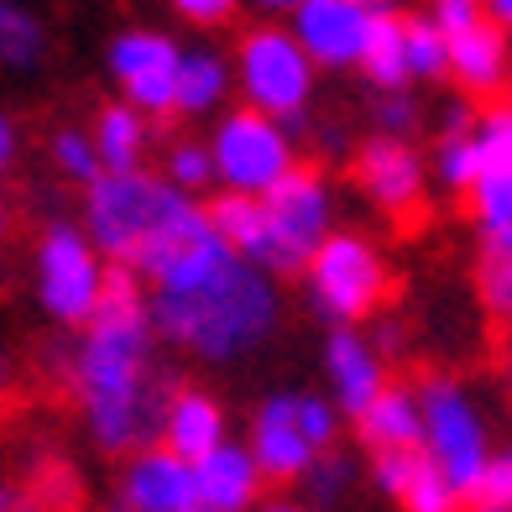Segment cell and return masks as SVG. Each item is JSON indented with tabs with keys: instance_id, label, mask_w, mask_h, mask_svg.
I'll return each instance as SVG.
<instances>
[{
	"instance_id": "obj_27",
	"label": "cell",
	"mask_w": 512,
	"mask_h": 512,
	"mask_svg": "<svg viewBox=\"0 0 512 512\" xmlns=\"http://www.w3.org/2000/svg\"><path fill=\"white\" fill-rule=\"evenodd\" d=\"M398 502H403V512H460V507H465V497L434 471L429 455L413 460V471H408V481H403Z\"/></svg>"
},
{
	"instance_id": "obj_26",
	"label": "cell",
	"mask_w": 512,
	"mask_h": 512,
	"mask_svg": "<svg viewBox=\"0 0 512 512\" xmlns=\"http://www.w3.org/2000/svg\"><path fill=\"white\" fill-rule=\"evenodd\" d=\"M403 53L408 79H445V32L429 21V11L403 16Z\"/></svg>"
},
{
	"instance_id": "obj_15",
	"label": "cell",
	"mask_w": 512,
	"mask_h": 512,
	"mask_svg": "<svg viewBox=\"0 0 512 512\" xmlns=\"http://www.w3.org/2000/svg\"><path fill=\"white\" fill-rule=\"evenodd\" d=\"M324 371H330V387H335V413H366L377 403V392H387V366L382 356L371 351V340L356 330H335L330 345H324Z\"/></svg>"
},
{
	"instance_id": "obj_16",
	"label": "cell",
	"mask_w": 512,
	"mask_h": 512,
	"mask_svg": "<svg viewBox=\"0 0 512 512\" xmlns=\"http://www.w3.org/2000/svg\"><path fill=\"white\" fill-rule=\"evenodd\" d=\"M225 445V408L199 387H183L162 408V450L178 455L183 465H199Z\"/></svg>"
},
{
	"instance_id": "obj_37",
	"label": "cell",
	"mask_w": 512,
	"mask_h": 512,
	"mask_svg": "<svg viewBox=\"0 0 512 512\" xmlns=\"http://www.w3.org/2000/svg\"><path fill=\"white\" fill-rule=\"evenodd\" d=\"M481 16H486V11L471 6V0H439V6L429 11V21H434V27L445 32V37H455V32H465V27H476Z\"/></svg>"
},
{
	"instance_id": "obj_17",
	"label": "cell",
	"mask_w": 512,
	"mask_h": 512,
	"mask_svg": "<svg viewBox=\"0 0 512 512\" xmlns=\"http://www.w3.org/2000/svg\"><path fill=\"white\" fill-rule=\"evenodd\" d=\"M445 74L465 89V95H502L507 84V37L492 21H476L455 37H445Z\"/></svg>"
},
{
	"instance_id": "obj_8",
	"label": "cell",
	"mask_w": 512,
	"mask_h": 512,
	"mask_svg": "<svg viewBox=\"0 0 512 512\" xmlns=\"http://www.w3.org/2000/svg\"><path fill=\"white\" fill-rule=\"evenodd\" d=\"M100 293H105L100 251L84 241L79 225L53 220L37 236V304H42V314L84 330L95 304H100Z\"/></svg>"
},
{
	"instance_id": "obj_38",
	"label": "cell",
	"mask_w": 512,
	"mask_h": 512,
	"mask_svg": "<svg viewBox=\"0 0 512 512\" xmlns=\"http://www.w3.org/2000/svg\"><path fill=\"white\" fill-rule=\"evenodd\" d=\"M418 455H424V450H413V455H377V460H371V476H377V486H382L387 497L403 492V481H408V471H413Z\"/></svg>"
},
{
	"instance_id": "obj_33",
	"label": "cell",
	"mask_w": 512,
	"mask_h": 512,
	"mask_svg": "<svg viewBox=\"0 0 512 512\" xmlns=\"http://www.w3.org/2000/svg\"><path fill=\"white\" fill-rule=\"evenodd\" d=\"M42 512L53 507H74L79 502V481H74V465L68 460H42L37 476H32V492H27Z\"/></svg>"
},
{
	"instance_id": "obj_50",
	"label": "cell",
	"mask_w": 512,
	"mask_h": 512,
	"mask_svg": "<svg viewBox=\"0 0 512 512\" xmlns=\"http://www.w3.org/2000/svg\"><path fill=\"white\" fill-rule=\"evenodd\" d=\"M115 512H126V507H115Z\"/></svg>"
},
{
	"instance_id": "obj_29",
	"label": "cell",
	"mask_w": 512,
	"mask_h": 512,
	"mask_svg": "<svg viewBox=\"0 0 512 512\" xmlns=\"http://www.w3.org/2000/svg\"><path fill=\"white\" fill-rule=\"evenodd\" d=\"M293 418H298V434L309 439L314 455H330L335 450V434H340V413L330 398H314V392H293Z\"/></svg>"
},
{
	"instance_id": "obj_51",
	"label": "cell",
	"mask_w": 512,
	"mask_h": 512,
	"mask_svg": "<svg viewBox=\"0 0 512 512\" xmlns=\"http://www.w3.org/2000/svg\"><path fill=\"white\" fill-rule=\"evenodd\" d=\"M194 512H204V507H194Z\"/></svg>"
},
{
	"instance_id": "obj_1",
	"label": "cell",
	"mask_w": 512,
	"mask_h": 512,
	"mask_svg": "<svg viewBox=\"0 0 512 512\" xmlns=\"http://www.w3.org/2000/svg\"><path fill=\"white\" fill-rule=\"evenodd\" d=\"M152 314L142 283L126 267H105V293L84 324V340L68 361V387L84 408V424L105 455L152 450L162 434V371L152 361Z\"/></svg>"
},
{
	"instance_id": "obj_35",
	"label": "cell",
	"mask_w": 512,
	"mask_h": 512,
	"mask_svg": "<svg viewBox=\"0 0 512 512\" xmlns=\"http://www.w3.org/2000/svg\"><path fill=\"white\" fill-rule=\"evenodd\" d=\"M476 507H502V512H512V450H502V455L486 460V471H481V481H476Z\"/></svg>"
},
{
	"instance_id": "obj_2",
	"label": "cell",
	"mask_w": 512,
	"mask_h": 512,
	"mask_svg": "<svg viewBox=\"0 0 512 512\" xmlns=\"http://www.w3.org/2000/svg\"><path fill=\"white\" fill-rule=\"evenodd\" d=\"M277 283L251 262H225L183 293H152V330L199 361H241L277 330Z\"/></svg>"
},
{
	"instance_id": "obj_42",
	"label": "cell",
	"mask_w": 512,
	"mask_h": 512,
	"mask_svg": "<svg viewBox=\"0 0 512 512\" xmlns=\"http://www.w3.org/2000/svg\"><path fill=\"white\" fill-rule=\"evenodd\" d=\"M486 21H492V27L507 37V32H512V0H497V6H492V16H486Z\"/></svg>"
},
{
	"instance_id": "obj_43",
	"label": "cell",
	"mask_w": 512,
	"mask_h": 512,
	"mask_svg": "<svg viewBox=\"0 0 512 512\" xmlns=\"http://www.w3.org/2000/svg\"><path fill=\"white\" fill-rule=\"evenodd\" d=\"M6 392H11V356H6V345H0V403H6Z\"/></svg>"
},
{
	"instance_id": "obj_44",
	"label": "cell",
	"mask_w": 512,
	"mask_h": 512,
	"mask_svg": "<svg viewBox=\"0 0 512 512\" xmlns=\"http://www.w3.org/2000/svg\"><path fill=\"white\" fill-rule=\"evenodd\" d=\"M251 512H309L304 502H262V507H251Z\"/></svg>"
},
{
	"instance_id": "obj_31",
	"label": "cell",
	"mask_w": 512,
	"mask_h": 512,
	"mask_svg": "<svg viewBox=\"0 0 512 512\" xmlns=\"http://www.w3.org/2000/svg\"><path fill=\"white\" fill-rule=\"evenodd\" d=\"M53 162H58V173H68L74 183H84V189L100 178V162H95V147H89V131H79V126H63L53 136Z\"/></svg>"
},
{
	"instance_id": "obj_21",
	"label": "cell",
	"mask_w": 512,
	"mask_h": 512,
	"mask_svg": "<svg viewBox=\"0 0 512 512\" xmlns=\"http://www.w3.org/2000/svg\"><path fill=\"white\" fill-rule=\"evenodd\" d=\"M361 74L382 89V95H403L408 84V53H403V11L377 6L366 27V48H361Z\"/></svg>"
},
{
	"instance_id": "obj_9",
	"label": "cell",
	"mask_w": 512,
	"mask_h": 512,
	"mask_svg": "<svg viewBox=\"0 0 512 512\" xmlns=\"http://www.w3.org/2000/svg\"><path fill=\"white\" fill-rule=\"evenodd\" d=\"M209 162H215V178L225 183V194H251V199H262L277 178L298 168L288 126H277L256 110L225 115L220 131L209 136Z\"/></svg>"
},
{
	"instance_id": "obj_5",
	"label": "cell",
	"mask_w": 512,
	"mask_h": 512,
	"mask_svg": "<svg viewBox=\"0 0 512 512\" xmlns=\"http://www.w3.org/2000/svg\"><path fill=\"white\" fill-rule=\"evenodd\" d=\"M413 403H418V424H424L429 465L471 502L486 460H492V450H486V424H481V413L471 403V392H465L455 377H424L418 392H413Z\"/></svg>"
},
{
	"instance_id": "obj_39",
	"label": "cell",
	"mask_w": 512,
	"mask_h": 512,
	"mask_svg": "<svg viewBox=\"0 0 512 512\" xmlns=\"http://www.w3.org/2000/svg\"><path fill=\"white\" fill-rule=\"evenodd\" d=\"M178 16L199 21V27H225V21L236 16V6H230V0H178Z\"/></svg>"
},
{
	"instance_id": "obj_6",
	"label": "cell",
	"mask_w": 512,
	"mask_h": 512,
	"mask_svg": "<svg viewBox=\"0 0 512 512\" xmlns=\"http://www.w3.org/2000/svg\"><path fill=\"white\" fill-rule=\"evenodd\" d=\"M304 272H309V304L324 319H335L340 330L371 319L382 309L387 288H392L382 251L366 236H356V230H330V236L319 241V251L309 256Z\"/></svg>"
},
{
	"instance_id": "obj_18",
	"label": "cell",
	"mask_w": 512,
	"mask_h": 512,
	"mask_svg": "<svg viewBox=\"0 0 512 512\" xmlns=\"http://www.w3.org/2000/svg\"><path fill=\"white\" fill-rule=\"evenodd\" d=\"M262 492V471L246 455V445H225L194 465V497L204 512H251Z\"/></svg>"
},
{
	"instance_id": "obj_46",
	"label": "cell",
	"mask_w": 512,
	"mask_h": 512,
	"mask_svg": "<svg viewBox=\"0 0 512 512\" xmlns=\"http://www.w3.org/2000/svg\"><path fill=\"white\" fill-rule=\"evenodd\" d=\"M0 236H6V204H0Z\"/></svg>"
},
{
	"instance_id": "obj_11",
	"label": "cell",
	"mask_w": 512,
	"mask_h": 512,
	"mask_svg": "<svg viewBox=\"0 0 512 512\" xmlns=\"http://www.w3.org/2000/svg\"><path fill=\"white\" fill-rule=\"evenodd\" d=\"M371 11L377 6H366V0H298L288 32L314 68H356Z\"/></svg>"
},
{
	"instance_id": "obj_49",
	"label": "cell",
	"mask_w": 512,
	"mask_h": 512,
	"mask_svg": "<svg viewBox=\"0 0 512 512\" xmlns=\"http://www.w3.org/2000/svg\"><path fill=\"white\" fill-rule=\"evenodd\" d=\"M0 492H6V481H0Z\"/></svg>"
},
{
	"instance_id": "obj_7",
	"label": "cell",
	"mask_w": 512,
	"mask_h": 512,
	"mask_svg": "<svg viewBox=\"0 0 512 512\" xmlns=\"http://www.w3.org/2000/svg\"><path fill=\"white\" fill-rule=\"evenodd\" d=\"M236 79L246 110L267 115V121H304V110L314 100V63L304 58V48L293 42L288 27H251L236 48Z\"/></svg>"
},
{
	"instance_id": "obj_36",
	"label": "cell",
	"mask_w": 512,
	"mask_h": 512,
	"mask_svg": "<svg viewBox=\"0 0 512 512\" xmlns=\"http://www.w3.org/2000/svg\"><path fill=\"white\" fill-rule=\"evenodd\" d=\"M377 121H382V131H377V136H392V142H408V131L418 126V105H413L408 95H382V105H377Z\"/></svg>"
},
{
	"instance_id": "obj_14",
	"label": "cell",
	"mask_w": 512,
	"mask_h": 512,
	"mask_svg": "<svg viewBox=\"0 0 512 512\" xmlns=\"http://www.w3.org/2000/svg\"><path fill=\"white\" fill-rule=\"evenodd\" d=\"M121 507L126 512H194V465H183L162 445L126 455V476H121Z\"/></svg>"
},
{
	"instance_id": "obj_48",
	"label": "cell",
	"mask_w": 512,
	"mask_h": 512,
	"mask_svg": "<svg viewBox=\"0 0 512 512\" xmlns=\"http://www.w3.org/2000/svg\"><path fill=\"white\" fill-rule=\"evenodd\" d=\"M507 387H512V366H507Z\"/></svg>"
},
{
	"instance_id": "obj_22",
	"label": "cell",
	"mask_w": 512,
	"mask_h": 512,
	"mask_svg": "<svg viewBox=\"0 0 512 512\" xmlns=\"http://www.w3.org/2000/svg\"><path fill=\"white\" fill-rule=\"evenodd\" d=\"M230 89V63L215 48H178V84H173V110L204 115L225 100Z\"/></svg>"
},
{
	"instance_id": "obj_41",
	"label": "cell",
	"mask_w": 512,
	"mask_h": 512,
	"mask_svg": "<svg viewBox=\"0 0 512 512\" xmlns=\"http://www.w3.org/2000/svg\"><path fill=\"white\" fill-rule=\"evenodd\" d=\"M0 512H42L27 492H16V486H6V492H0Z\"/></svg>"
},
{
	"instance_id": "obj_30",
	"label": "cell",
	"mask_w": 512,
	"mask_h": 512,
	"mask_svg": "<svg viewBox=\"0 0 512 512\" xmlns=\"http://www.w3.org/2000/svg\"><path fill=\"white\" fill-rule=\"evenodd\" d=\"M168 183H173L183 199L199 194V189H209V183H215V162H209V147L178 142V147L168 152Z\"/></svg>"
},
{
	"instance_id": "obj_24",
	"label": "cell",
	"mask_w": 512,
	"mask_h": 512,
	"mask_svg": "<svg viewBox=\"0 0 512 512\" xmlns=\"http://www.w3.org/2000/svg\"><path fill=\"white\" fill-rule=\"evenodd\" d=\"M481 304L497 319H512V230L481 236V267H476Z\"/></svg>"
},
{
	"instance_id": "obj_10",
	"label": "cell",
	"mask_w": 512,
	"mask_h": 512,
	"mask_svg": "<svg viewBox=\"0 0 512 512\" xmlns=\"http://www.w3.org/2000/svg\"><path fill=\"white\" fill-rule=\"evenodd\" d=\"M110 79L121 84V105L136 115H173L178 84V42L157 27H126L110 37Z\"/></svg>"
},
{
	"instance_id": "obj_12",
	"label": "cell",
	"mask_w": 512,
	"mask_h": 512,
	"mask_svg": "<svg viewBox=\"0 0 512 512\" xmlns=\"http://www.w3.org/2000/svg\"><path fill=\"white\" fill-rule=\"evenodd\" d=\"M356 183L387 215H418V204H424V157L408 142H392V136H366L356 152Z\"/></svg>"
},
{
	"instance_id": "obj_13",
	"label": "cell",
	"mask_w": 512,
	"mask_h": 512,
	"mask_svg": "<svg viewBox=\"0 0 512 512\" xmlns=\"http://www.w3.org/2000/svg\"><path fill=\"white\" fill-rule=\"evenodd\" d=\"M246 455L256 460L262 481H304V471L314 465L309 439L298 434L293 418V392H272V398L251 413V445Z\"/></svg>"
},
{
	"instance_id": "obj_20",
	"label": "cell",
	"mask_w": 512,
	"mask_h": 512,
	"mask_svg": "<svg viewBox=\"0 0 512 512\" xmlns=\"http://www.w3.org/2000/svg\"><path fill=\"white\" fill-rule=\"evenodd\" d=\"M147 115H136L131 105H105L95 115V131H89V147H95L100 173H142L147 157Z\"/></svg>"
},
{
	"instance_id": "obj_25",
	"label": "cell",
	"mask_w": 512,
	"mask_h": 512,
	"mask_svg": "<svg viewBox=\"0 0 512 512\" xmlns=\"http://www.w3.org/2000/svg\"><path fill=\"white\" fill-rule=\"evenodd\" d=\"M471 142H476L481 178H512V110L507 105H492L476 115Z\"/></svg>"
},
{
	"instance_id": "obj_40",
	"label": "cell",
	"mask_w": 512,
	"mask_h": 512,
	"mask_svg": "<svg viewBox=\"0 0 512 512\" xmlns=\"http://www.w3.org/2000/svg\"><path fill=\"white\" fill-rule=\"evenodd\" d=\"M16 152H21V131H16V121H11V115L0 110V173H6L11 162H16Z\"/></svg>"
},
{
	"instance_id": "obj_45",
	"label": "cell",
	"mask_w": 512,
	"mask_h": 512,
	"mask_svg": "<svg viewBox=\"0 0 512 512\" xmlns=\"http://www.w3.org/2000/svg\"><path fill=\"white\" fill-rule=\"evenodd\" d=\"M502 95H507V100H502V105H507V110H512V74H507V84H502Z\"/></svg>"
},
{
	"instance_id": "obj_32",
	"label": "cell",
	"mask_w": 512,
	"mask_h": 512,
	"mask_svg": "<svg viewBox=\"0 0 512 512\" xmlns=\"http://www.w3.org/2000/svg\"><path fill=\"white\" fill-rule=\"evenodd\" d=\"M471 215L481 220V236H492V230H512V178H476Z\"/></svg>"
},
{
	"instance_id": "obj_3",
	"label": "cell",
	"mask_w": 512,
	"mask_h": 512,
	"mask_svg": "<svg viewBox=\"0 0 512 512\" xmlns=\"http://www.w3.org/2000/svg\"><path fill=\"white\" fill-rule=\"evenodd\" d=\"M178 189L157 173H100L84 189V241L100 251L105 267H131L152 225L168 215Z\"/></svg>"
},
{
	"instance_id": "obj_19",
	"label": "cell",
	"mask_w": 512,
	"mask_h": 512,
	"mask_svg": "<svg viewBox=\"0 0 512 512\" xmlns=\"http://www.w3.org/2000/svg\"><path fill=\"white\" fill-rule=\"evenodd\" d=\"M356 434H361V445L371 450V460L424 450V424H418L413 392L387 382V392H377V403H371L366 413H356Z\"/></svg>"
},
{
	"instance_id": "obj_34",
	"label": "cell",
	"mask_w": 512,
	"mask_h": 512,
	"mask_svg": "<svg viewBox=\"0 0 512 512\" xmlns=\"http://www.w3.org/2000/svg\"><path fill=\"white\" fill-rule=\"evenodd\" d=\"M351 476H356L351 460H340V455H314V465L304 471V486L314 492V502L330 507V502H340L345 492H351Z\"/></svg>"
},
{
	"instance_id": "obj_28",
	"label": "cell",
	"mask_w": 512,
	"mask_h": 512,
	"mask_svg": "<svg viewBox=\"0 0 512 512\" xmlns=\"http://www.w3.org/2000/svg\"><path fill=\"white\" fill-rule=\"evenodd\" d=\"M434 173L450 194H471L476 178H481V162H476V142L471 131H445L439 136V152H434Z\"/></svg>"
},
{
	"instance_id": "obj_23",
	"label": "cell",
	"mask_w": 512,
	"mask_h": 512,
	"mask_svg": "<svg viewBox=\"0 0 512 512\" xmlns=\"http://www.w3.org/2000/svg\"><path fill=\"white\" fill-rule=\"evenodd\" d=\"M48 53V27L37 21V11L0 0V68H37Z\"/></svg>"
},
{
	"instance_id": "obj_47",
	"label": "cell",
	"mask_w": 512,
	"mask_h": 512,
	"mask_svg": "<svg viewBox=\"0 0 512 512\" xmlns=\"http://www.w3.org/2000/svg\"><path fill=\"white\" fill-rule=\"evenodd\" d=\"M476 512H502V507H476Z\"/></svg>"
},
{
	"instance_id": "obj_4",
	"label": "cell",
	"mask_w": 512,
	"mask_h": 512,
	"mask_svg": "<svg viewBox=\"0 0 512 512\" xmlns=\"http://www.w3.org/2000/svg\"><path fill=\"white\" fill-rule=\"evenodd\" d=\"M335 220V199L330 183L319 168H293L288 178H277L262 194V256H256V272L267 277H298L309 267V256L319 251V241L330 236Z\"/></svg>"
}]
</instances>
